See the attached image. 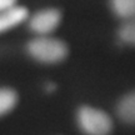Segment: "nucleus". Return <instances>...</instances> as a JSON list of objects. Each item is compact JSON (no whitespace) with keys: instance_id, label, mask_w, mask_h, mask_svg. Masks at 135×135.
I'll return each instance as SVG.
<instances>
[{"instance_id":"9d476101","label":"nucleus","mask_w":135,"mask_h":135,"mask_svg":"<svg viewBox=\"0 0 135 135\" xmlns=\"http://www.w3.org/2000/svg\"><path fill=\"white\" fill-rule=\"evenodd\" d=\"M54 88H55V85H53V84H48V85H46V90H48V91H53Z\"/></svg>"},{"instance_id":"f03ea898","label":"nucleus","mask_w":135,"mask_h":135,"mask_svg":"<svg viewBox=\"0 0 135 135\" xmlns=\"http://www.w3.org/2000/svg\"><path fill=\"white\" fill-rule=\"evenodd\" d=\"M78 125L85 135H109L113 129L110 116L100 109L81 106L76 114Z\"/></svg>"},{"instance_id":"423d86ee","label":"nucleus","mask_w":135,"mask_h":135,"mask_svg":"<svg viewBox=\"0 0 135 135\" xmlns=\"http://www.w3.org/2000/svg\"><path fill=\"white\" fill-rule=\"evenodd\" d=\"M113 13L124 21L135 19V0H110Z\"/></svg>"},{"instance_id":"1a4fd4ad","label":"nucleus","mask_w":135,"mask_h":135,"mask_svg":"<svg viewBox=\"0 0 135 135\" xmlns=\"http://www.w3.org/2000/svg\"><path fill=\"white\" fill-rule=\"evenodd\" d=\"M16 5V0H0V13Z\"/></svg>"},{"instance_id":"39448f33","label":"nucleus","mask_w":135,"mask_h":135,"mask_svg":"<svg viewBox=\"0 0 135 135\" xmlns=\"http://www.w3.org/2000/svg\"><path fill=\"white\" fill-rule=\"evenodd\" d=\"M116 113L123 121L135 124V91L126 94L118 104Z\"/></svg>"},{"instance_id":"0eeeda50","label":"nucleus","mask_w":135,"mask_h":135,"mask_svg":"<svg viewBox=\"0 0 135 135\" xmlns=\"http://www.w3.org/2000/svg\"><path fill=\"white\" fill-rule=\"evenodd\" d=\"M18 103V94L10 88H0V116L13 110Z\"/></svg>"},{"instance_id":"20e7f679","label":"nucleus","mask_w":135,"mask_h":135,"mask_svg":"<svg viewBox=\"0 0 135 135\" xmlns=\"http://www.w3.org/2000/svg\"><path fill=\"white\" fill-rule=\"evenodd\" d=\"M28 15H29L28 9L25 6H18V5L1 11L0 13V33H4L25 21L28 19Z\"/></svg>"},{"instance_id":"6e6552de","label":"nucleus","mask_w":135,"mask_h":135,"mask_svg":"<svg viewBox=\"0 0 135 135\" xmlns=\"http://www.w3.org/2000/svg\"><path fill=\"white\" fill-rule=\"evenodd\" d=\"M119 38L123 43L135 46V19L126 20L119 29Z\"/></svg>"},{"instance_id":"7ed1b4c3","label":"nucleus","mask_w":135,"mask_h":135,"mask_svg":"<svg viewBox=\"0 0 135 135\" xmlns=\"http://www.w3.org/2000/svg\"><path fill=\"white\" fill-rule=\"evenodd\" d=\"M61 21V15L56 9L40 10L29 19V28L38 36H45L53 33Z\"/></svg>"},{"instance_id":"f257e3e1","label":"nucleus","mask_w":135,"mask_h":135,"mask_svg":"<svg viewBox=\"0 0 135 135\" xmlns=\"http://www.w3.org/2000/svg\"><path fill=\"white\" fill-rule=\"evenodd\" d=\"M26 51L36 61L44 64H56L66 58L68 46L63 40L45 35L29 41L26 45Z\"/></svg>"}]
</instances>
